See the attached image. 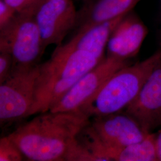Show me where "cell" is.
<instances>
[{
  "label": "cell",
  "mask_w": 161,
  "mask_h": 161,
  "mask_svg": "<svg viewBox=\"0 0 161 161\" xmlns=\"http://www.w3.org/2000/svg\"><path fill=\"white\" fill-rule=\"evenodd\" d=\"M155 147L158 160L161 161V131L156 135Z\"/></svg>",
  "instance_id": "d6986e66"
},
{
  "label": "cell",
  "mask_w": 161,
  "mask_h": 161,
  "mask_svg": "<svg viewBox=\"0 0 161 161\" xmlns=\"http://www.w3.org/2000/svg\"><path fill=\"white\" fill-rule=\"evenodd\" d=\"M39 114L8 136L28 161H65L76 134L90 119L80 112Z\"/></svg>",
  "instance_id": "6da1fadb"
},
{
  "label": "cell",
  "mask_w": 161,
  "mask_h": 161,
  "mask_svg": "<svg viewBox=\"0 0 161 161\" xmlns=\"http://www.w3.org/2000/svg\"><path fill=\"white\" fill-rule=\"evenodd\" d=\"M140 0H88L77 12L75 33L131 11Z\"/></svg>",
  "instance_id": "8fae6325"
},
{
  "label": "cell",
  "mask_w": 161,
  "mask_h": 161,
  "mask_svg": "<svg viewBox=\"0 0 161 161\" xmlns=\"http://www.w3.org/2000/svg\"><path fill=\"white\" fill-rule=\"evenodd\" d=\"M17 13L35 14L44 0H4Z\"/></svg>",
  "instance_id": "2e32d148"
},
{
  "label": "cell",
  "mask_w": 161,
  "mask_h": 161,
  "mask_svg": "<svg viewBox=\"0 0 161 161\" xmlns=\"http://www.w3.org/2000/svg\"><path fill=\"white\" fill-rule=\"evenodd\" d=\"M17 13L4 0H0V29L10 23Z\"/></svg>",
  "instance_id": "ac0fdd59"
},
{
  "label": "cell",
  "mask_w": 161,
  "mask_h": 161,
  "mask_svg": "<svg viewBox=\"0 0 161 161\" xmlns=\"http://www.w3.org/2000/svg\"><path fill=\"white\" fill-rule=\"evenodd\" d=\"M125 14L75 33L68 43L72 46L86 50L100 58H104L110 36L115 26Z\"/></svg>",
  "instance_id": "4fadbf2b"
},
{
  "label": "cell",
  "mask_w": 161,
  "mask_h": 161,
  "mask_svg": "<svg viewBox=\"0 0 161 161\" xmlns=\"http://www.w3.org/2000/svg\"><path fill=\"white\" fill-rule=\"evenodd\" d=\"M149 132L161 125V64L153 70L137 96L125 109Z\"/></svg>",
  "instance_id": "9c48e42d"
},
{
  "label": "cell",
  "mask_w": 161,
  "mask_h": 161,
  "mask_svg": "<svg viewBox=\"0 0 161 161\" xmlns=\"http://www.w3.org/2000/svg\"><path fill=\"white\" fill-rule=\"evenodd\" d=\"M130 64L129 60L107 56L80 78L49 111L75 112L94 97L110 78L118 70Z\"/></svg>",
  "instance_id": "8992f818"
},
{
  "label": "cell",
  "mask_w": 161,
  "mask_h": 161,
  "mask_svg": "<svg viewBox=\"0 0 161 161\" xmlns=\"http://www.w3.org/2000/svg\"><path fill=\"white\" fill-rule=\"evenodd\" d=\"M104 58L68 42L57 46L50 58L40 64L34 101L29 116L49 111L80 78Z\"/></svg>",
  "instance_id": "7a4b0ae2"
},
{
  "label": "cell",
  "mask_w": 161,
  "mask_h": 161,
  "mask_svg": "<svg viewBox=\"0 0 161 161\" xmlns=\"http://www.w3.org/2000/svg\"><path fill=\"white\" fill-rule=\"evenodd\" d=\"M83 1H84V3H86V2L88 0H83Z\"/></svg>",
  "instance_id": "ffe728a7"
},
{
  "label": "cell",
  "mask_w": 161,
  "mask_h": 161,
  "mask_svg": "<svg viewBox=\"0 0 161 161\" xmlns=\"http://www.w3.org/2000/svg\"><path fill=\"white\" fill-rule=\"evenodd\" d=\"M155 134L150 132L140 142L119 149H108L111 161H157Z\"/></svg>",
  "instance_id": "5bb4252c"
},
{
  "label": "cell",
  "mask_w": 161,
  "mask_h": 161,
  "mask_svg": "<svg viewBox=\"0 0 161 161\" xmlns=\"http://www.w3.org/2000/svg\"><path fill=\"white\" fill-rule=\"evenodd\" d=\"M147 32L141 19L132 10L128 12L110 36L106 47L107 56L130 60L137 54Z\"/></svg>",
  "instance_id": "30bf717a"
},
{
  "label": "cell",
  "mask_w": 161,
  "mask_h": 161,
  "mask_svg": "<svg viewBox=\"0 0 161 161\" xmlns=\"http://www.w3.org/2000/svg\"><path fill=\"white\" fill-rule=\"evenodd\" d=\"M77 12L73 0H44L35 13L44 48L62 44L76 23Z\"/></svg>",
  "instance_id": "52a82bcc"
},
{
  "label": "cell",
  "mask_w": 161,
  "mask_h": 161,
  "mask_svg": "<svg viewBox=\"0 0 161 161\" xmlns=\"http://www.w3.org/2000/svg\"><path fill=\"white\" fill-rule=\"evenodd\" d=\"M40 64L29 68H14L0 84V124L4 126L29 116L34 101Z\"/></svg>",
  "instance_id": "5b68a950"
},
{
  "label": "cell",
  "mask_w": 161,
  "mask_h": 161,
  "mask_svg": "<svg viewBox=\"0 0 161 161\" xmlns=\"http://www.w3.org/2000/svg\"><path fill=\"white\" fill-rule=\"evenodd\" d=\"M108 149L91 121L75 136L65 158V161H110Z\"/></svg>",
  "instance_id": "7c38bea8"
},
{
  "label": "cell",
  "mask_w": 161,
  "mask_h": 161,
  "mask_svg": "<svg viewBox=\"0 0 161 161\" xmlns=\"http://www.w3.org/2000/svg\"><path fill=\"white\" fill-rule=\"evenodd\" d=\"M26 159L23 153L8 136L0 140V161H21Z\"/></svg>",
  "instance_id": "9a60e30c"
},
{
  "label": "cell",
  "mask_w": 161,
  "mask_h": 161,
  "mask_svg": "<svg viewBox=\"0 0 161 161\" xmlns=\"http://www.w3.org/2000/svg\"><path fill=\"white\" fill-rule=\"evenodd\" d=\"M14 68V61L11 54L0 52V84L10 76Z\"/></svg>",
  "instance_id": "e0dca14e"
},
{
  "label": "cell",
  "mask_w": 161,
  "mask_h": 161,
  "mask_svg": "<svg viewBox=\"0 0 161 161\" xmlns=\"http://www.w3.org/2000/svg\"><path fill=\"white\" fill-rule=\"evenodd\" d=\"M90 121L108 149H119L137 143L150 133L126 112L95 116Z\"/></svg>",
  "instance_id": "ba28073f"
},
{
  "label": "cell",
  "mask_w": 161,
  "mask_h": 161,
  "mask_svg": "<svg viewBox=\"0 0 161 161\" xmlns=\"http://www.w3.org/2000/svg\"><path fill=\"white\" fill-rule=\"evenodd\" d=\"M45 50L34 14L17 13L0 29V52L11 54L14 68L38 65Z\"/></svg>",
  "instance_id": "277c9868"
},
{
  "label": "cell",
  "mask_w": 161,
  "mask_h": 161,
  "mask_svg": "<svg viewBox=\"0 0 161 161\" xmlns=\"http://www.w3.org/2000/svg\"><path fill=\"white\" fill-rule=\"evenodd\" d=\"M161 64V48L144 60L118 70L79 112L90 119L121 112L137 96L153 70Z\"/></svg>",
  "instance_id": "3957f363"
}]
</instances>
